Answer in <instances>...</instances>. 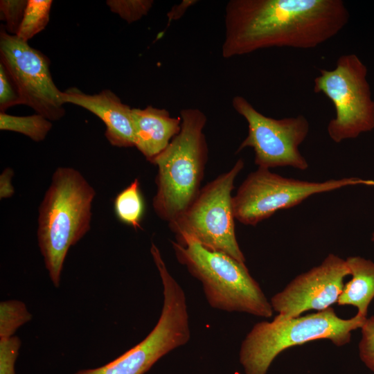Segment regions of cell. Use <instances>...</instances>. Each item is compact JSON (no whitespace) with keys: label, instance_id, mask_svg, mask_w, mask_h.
I'll return each mask as SVG.
<instances>
[{"label":"cell","instance_id":"5bb4252c","mask_svg":"<svg viewBox=\"0 0 374 374\" xmlns=\"http://www.w3.org/2000/svg\"><path fill=\"white\" fill-rule=\"evenodd\" d=\"M135 147L150 161L163 152L181 130L180 116H170L165 109L147 106L132 108Z\"/></svg>","mask_w":374,"mask_h":374},{"label":"cell","instance_id":"9a60e30c","mask_svg":"<svg viewBox=\"0 0 374 374\" xmlns=\"http://www.w3.org/2000/svg\"><path fill=\"white\" fill-rule=\"evenodd\" d=\"M346 262L352 278L344 284L337 303L355 306L357 314L366 318L374 299V262L360 256L348 257Z\"/></svg>","mask_w":374,"mask_h":374},{"label":"cell","instance_id":"d6986e66","mask_svg":"<svg viewBox=\"0 0 374 374\" xmlns=\"http://www.w3.org/2000/svg\"><path fill=\"white\" fill-rule=\"evenodd\" d=\"M32 319L26 304L18 300L0 303V339L14 336L16 330Z\"/></svg>","mask_w":374,"mask_h":374},{"label":"cell","instance_id":"e0dca14e","mask_svg":"<svg viewBox=\"0 0 374 374\" xmlns=\"http://www.w3.org/2000/svg\"><path fill=\"white\" fill-rule=\"evenodd\" d=\"M51 128V121L38 114L17 116L0 113L1 130L21 133L35 142L42 141Z\"/></svg>","mask_w":374,"mask_h":374},{"label":"cell","instance_id":"7402d4cb","mask_svg":"<svg viewBox=\"0 0 374 374\" xmlns=\"http://www.w3.org/2000/svg\"><path fill=\"white\" fill-rule=\"evenodd\" d=\"M361 332L359 355L364 364L374 373V315L366 318Z\"/></svg>","mask_w":374,"mask_h":374},{"label":"cell","instance_id":"3957f363","mask_svg":"<svg viewBox=\"0 0 374 374\" xmlns=\"http://www.w3.org/2000/svg\"><path fill=\"white\" fill-rule=\"evenodd\" d=\"M179 116L180 132L151 162L158 169L152 206L168 223L178 218L199 194L208 155L206 115L197 108H185Z\"/></svg>","mask_w":374,"mask_h":374},{"label":"cell","instance_id":"4fadbf2b","mask_svg":"<svg viewBox=\"0 0 374 374\" xmlns=\"http://www.w3.org/2000/svg\"><path fill=\"white\" fill-rule=\"evenodd\" d=\"M64 103H71L87 109L105 125V137L113 146L135 147L132 109L124 104L111 90L87 94L76 87L62 91Z\"/></svg>","mask_w":374,"mask_h":374},{"label":"cell","instance_id":"484cf974","mask_svg":"<svg viewBox=\"0 0 374 374\" xmlns=\"http://www.w3.org/2000/svg\"><path fill=\"white\" fill-rule=\"evenodd\" d=\"M197 0H183L179 3L175 4L167 13L168 26L173 21L179 19L186 10L196 3Z\"/></svg>","mask_w":374,"mask_h":374},{"label":"cell","instance_id":"44dd1931","mask_svg":"<svg viewBox=\"0 0 374 374\" xmlns=\"http://www.w3.org/2000/svg\"><path fill=\"white\" fill-rule=\"evenodd\" d=\"M28 0L0 1L1 19L6 21V30L17 35L22 22Z\"/></svg>","mask_w":374,"mask_h":374},{"label":"cell","instance_id":"52a82bcc","mask_svg":"<svg viewBox=\"0 0 374 374\" xmlns=\"http://www.w3.org/2000/svg\"><path fill=\"white\" fill-rule=\"evenodd\" d=\"M244 166L243 159H239L229 171L201 188L190 206L168 223L175 236L187 235L208 249L224 253L245 262L236 239L231 195L234 181Z\"/></svg>","mask_w":374,"mask_h":374},{"label":"cell","instance_id":"7a4b0ae2","mask_svg":"<svg viewBox=\"0 0 374 374\" xmlns=\"http://www.w3.org/2000/svg\"><path fill=\"white\" fill-rule=\"evenodd\" d=\"M93 188L78 170L59 167L39 207L38 245L55 287L69 248L91 227Z\"/></svg>","mask_w":374,"mask_h":374},{"label":"cell","instance_id":"9c48e42d","mask_svg":"<svg viewBox=\"0 0 374 374\" xmlns=\"http://www.w3.org/2000/svg\"><path fill=\"white\" fill-rule=\"evenodd\" d=\"M359 184L374 186V180L345 177L309 181L258 168L248 175L233 197L234 216L244 225L256 226L276 211L296 206L311 195Z\"/></svg>","mask_w":374,"mask_h":374},{"label":"cell","instance_id":"7c38bea8","mask_svg":"<svg viewBox=\"0 0 374 374\" xmlns=\"http://www.w3.org/2000/svg\"><path fill=\"white\" fill-rule=\"evenodd\" d=\"M350 275L346 260L329 253L322 262L296 276L270 303L277 320L296 318L308 310H326L337 303L344 278Z\"/></svg>","mask_w":374,"mask_h":374},{"label":"cell","instance_id":"5b68a950","mask_svg":"<svg viewBox=\"0 0 374 374\" xmlns=\"http://www.w3.org/2000/svg\"><path fill=\"white\" fill-rule=\"evenodd\" d=\"M366 318L357 314L342 319L330 307L290 319L258 322L241 343L240 363L244 374H267L274 359L292 346L317 339H328L337 346L349 344L352 331L361 328Z\"/></svg>","mask_w":374,"mask_h":374},{"label":"cell","instance_id":"277c9868","mask_svg":"<svg viewBox=\"0 0 374 374\" xmlns=\"http://www.w3.org/2000/svg\"><path fill=\"white\" fill-rule=\"evenodd\" d=\"M171 240L177 261L202 285L209 305L228 312L269 318L274 310L244 262L212 251L183 234Z\"/></svg>","mask_w":374,"mask_h":374},{"label":"cell","instance_id":"8992f818","mask_svg":"<svg viewBox=\"0 0 374 374\" xmlns=\"http://www.w3.org/2000/svg\"><path fill=\"white\" fill-rule=\"evenodd\" d=\"M150 253L163 285V301L154 328L140 343L109 363L74 374H144L161 357L188 343L190 338L185 292L169 272L156 244Z\"/></svg>","mask_w":374,"mask_h":374},{"label":"cell","instance_id":"cb8c5ba5","mask_svg":"<svg viewBox=\"0 0 374 374\" xmlns=\"http://www.w3.org/2000/svg\"><path fill=\"white\" fill-rule=\"evenodd\" d=\"M19 105V97L5 66L0 62V110Z\"/></svg>","mask_w":374,"mask_h":374},{"label":"cell","instance_id":"603a6c76","mask_svg":"<svg viewBox=\"0 0 374 374\" xmlns=\"http://www.w3.org/2000/svg\"><path fill=\"white\" fill-rule=\"evenodd\" d=\"M21 344L17 336L0 339V374H15V362Z\"/></svg>","mask_w":374,"mask_h":374},{"label":"cell","instance_id":"ffe728a7","mask_svg":"<svg viewBox=\"0 0 374 374\" xmlns=\"http://www.w3.org/2000/svg\"><path fill=\"white\" fill-rule=\"evenodd\" d=\"M154 3L152 0H108L107 5L112 12L118 15L128 24L148 15Z\"/></svg>","mask_w":374,"mask_h":374},{"label":"cell","instance_id":"30bf717a","mask_svg":"<svg viewBox=\"0 0 374 374\" xmlns=\"http://www.w3.org/2000/svg\"><path fill=\"white\" fill-rule=\"evenodd\" d=\"M232 105L248 125V134L236 153L251 148L255 154L254 163L260 168H308L309 164L299 150L310 131V123L303 115L279 119L268 117L241 96L233 97Z\"/></svg>","mask_w":374,"mask_h":374},{"label":"cell","instance_id":"d4e9b609","mask_svg":"<svg viewBox=\"0 0 374 374\" xmlns=\"http://www.w3.org/2000/svg\"><path fill=\"white\" fill-rule=\"evenodd\" d=\"M14 172L10 168H7L3 170L0 175V198L5 199L9 198L15 193V189L11 184V179L13 176Z\"/></svg>","mask_w":374,"mask_h":374},{"label":"cell","instance_id":"6da1fadb","mask_svg":"<svg viewBox=\"0 0 374 374\" xmlns=\"http://www.w3.org/2000/svg\"><path fill=\"white\" fill-rule=\"evenodd\" d=\"M349 18L342 0H231L225 7L222 55L316 48L337 35Z\"/></svg>","mask_w":374,"mask_h":374},{"label":"cell","instance_id":"ba28073f","mask_svg":"<svg viewBox=\"0 0 374 374\" xmlns=\"http://www.w3.org/2000/svg\"><path fill=\"white\" fill-rule=\"evenodd\" d=\"M314 79V93L332 103L335 117L327 127L335 143L355 139L374 129V100L367 80V68L354 54L340 56L331 70L320 69Z\"/></svg>","mask_w":374,"mask_h":374},{"label":"cell","instance_id":"8fae6325","mask_svg":"<svg viewBox=\"0 0 374 374\" xmlns=\"http://www.w3.org/2000/svg\"><path fill=\"white\" fill-rule=\"evenodd\" d=\"M0 60L19 97V105L33 108L49 121L65 115L62 91L55 85L49 59L4 27L0 31Z\"/></svg>","mask_w":374,"mask_h":374},{"label":"cell","instance_id":"ac0fdd59","mask_svg":"<svg viewBox=\"0 0 374 374\" xmlns=\"http://www.w3.org/2000/svg\"><path fill=\"white\" fill-rule=\"evenodd\" d=\"M51 0H28V3L17 36L28 42L42 31L49 21Z\"/></svg>","mask_w":374,"mask_h":374},{"label":"cell","instance_id":"2e32d148","mask_svg":"<svg viewBox=\"0 0 374 374\" xmlns=\"http://www.w3.org/2000/svg\"><path fill=\"white\" fill-rule=\"evenodd\" d=\"M114 213L123 223L135 230L141 229V221L144 213V201L138 179L121 190L114 201Z\"/></svg>","mask_w":374,"mask_h":374}]
</instances>
